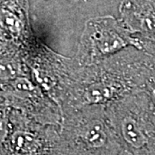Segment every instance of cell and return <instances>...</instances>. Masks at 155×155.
<instances>
[{
	"instance_id": "obj_7",
	"label": "cell",
	"mask_w": 155,
	"mask_h": 155,
	"mask_svg": "<svg viewBox=\"0 0 155 155\" xmlns=\"http://www.w3.org/2000/svg\"><path fill=\"white\" fill-rule=\"evenodd\" d=\"M143 83L141 91L149 97L155 106V59L145 54L142 67Z\"/></svg>"
},
{
	"instance_id": "obj_8",
	"label": "cell",
	"mask_w": 155,
	"mask_h": 155,
	"mask_svg": "<svg viewBox=\"0 0 155 155\" xmlns=\"http://www.w3.org/2000/svg\"><path fill=\"white\" fill-rule=\"evenodd\" d=\"M138 37L140 41V50H141L145 54H147L151 56L152 58L155 59V40H148V39L142 38L140 36Z\"/></svg>"
},
{
	"instance_id": "obj_11",
	"label": "cell",
	"mask_w": 155,
	"mask_h": 155,
	"mask_svg": "<svg viewBox=\"0 0 155 155\" xmlns=\"http://www.w3.org/2000/svg\"><path fill=\"white\" fill-rule=\"evenodd\" d=\"M151 155H155V152H154V153H152V154H151Z\"/></svg>"
},
{
	"instance_id": "obj_5",
	"label": "cell",
	"mask_w": 155,
	"mask_h": 155,
	"mask_svg": "<svg viewBox=\"0 0 155 155\" xmlns=\"http://www.w3.org/2000/svg\"><path fill=\"white\" fill-rule=\"evenodd\" d=\"M119 12L121 21L133 35L155 40L154 0H122Z\"/></svg>"
},
{
	"instance_id": "obj_10",
	"label": "cell",
	"mask_w": 155,
	"mask_h": 155,
	"mask_svg": "<svg viewBox=\"0 0 155 155\" xmlns=\"http://www.w3.org/2000/svg\"><path fill=\"white\" fill-rule=\"evenodd\" d=\"M116 155H133L132 153H128L127 151H125V150H123L122 152H121L120 153H118V154Z\"/></svg>"
},
{
	"instance_id": "obj_3",
	"label": "cell",
	"mask_w": 155,
	"mask_h": 155,
	"mask_svg": "<svg viewBox=\"0 0 155 155\" xmlns=\"http://www.w3.org/2000/svg\"><path fill=\"white\" fill-rule=\"evenodd\" d=\"M108 118L123 149L133 155L155 152V106L137 91L105 106Z\"/></svg>"
},
{
	"instance_id": "obj_6",
	"label": "cell",
	"mask_w": 155,
	"mask_h": 155,
	"mask_svg": "<svg viewBox=\"0 0 155 155\" xmlns=\"http://www.w3.org/2000/svg\"><path fill=\"white\" fill-rule=\"evenodd\" d=\"M27 3L25 0H5L0 8V26L14 39L27 35L28 29Z\"/></svg>"
},
{
	"instance_id": "obj_9",
	"label": "cell",
	"mask_w": 155,
	"mask_h": 155,
	"mask_svg": "<svg viewBox=\"0 0 155 155\" xmlns=\"http://www.w3.org/2000/svg\"><path fill=\"white\" fill-rule=\"evenodd\" d=\"M49 155H67L65 154V153H63L62 152H61L60 150H57V151H55L54 153H51V154Z\"/></svg>"
},
{
	"instance_id": "obj_1",
	"label": "cell",
	"mask_w": 155,
	"mask_h": 155,
	"mask_svg": "<svg viewBox=\"0 0 155 155\" xmlns=\"http://www.w3.org/2000/svg\"><path fill=\"white\" fill-rule=\"evenodd\" d=\"M145 54L130 47L104 61L78 67L61 101V113L89 105L106 106L141 91Z\"/></svg>"
},
{
	"instance_id": "obj_2",
	"label": "cell",
	"mask_w": 155,
	"mask_h": 155,
	"mask_svg": "<svg viewBox=\"0 0 155 155\" xmlns=\"http://www.w3.org/2000/svg\"><path fill=\"white\" fill-rule=\"evenodd\" d=\"M59 134V150L67 155H116L124 150L105 106H84L63 113Z\"/></svg>"
},
{
	"instance_id": "obj_4",
	"label": "cell",
	"mask_w": 155,
	"mask_h": 155,
	"mask_svg": "<svg viewBox=\"0 0 155 155\" xmlns=\"http://www.w3.org/2000/svg\"><path fill=\"white\" fill-rule=\"evenodd\" d=\"M130 47L140 50V39L121 19L112 16L92 17L84 23L73 59L80 66H91Z\"/></svg>"
}]
</instances>
